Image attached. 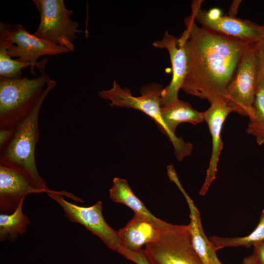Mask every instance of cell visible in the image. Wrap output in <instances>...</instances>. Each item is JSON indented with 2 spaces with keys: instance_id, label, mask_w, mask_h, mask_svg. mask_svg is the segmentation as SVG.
<instances>
[{
  "instance_id": "obj_11",
  "label": "cell",
  "mask_w": 264,
  "mask_h": 264,
  "mask_svg": "<svg viewBox=\"0 0 264 264\" xmlns=\"http://www.w3.org/2000/svg\"><path fill=\"white\" fill-rule=\"evenodd\" d=\"M163 120L170 133L175 155L179 161L190 155L193 149L192 144L185 142L181 137L175 134L177 126L183 122L197 125L204 121L203 112L194 109L190 104L183 100H177L161 107Z\"/></svg>"
},
{
  "instance_id": "obj_18",
  "label": "cell",
  "mask_w": 264,
  "mask_h": 264,
  "mask_svg": "<svg viewBox=\"0 0 264 264\" xmlns=\"http://www.w3.org/2000/svg\"><path fill=\"white\" fill-rule=\"evenodd\" d=\"M22 200L12 214L0 215V240L14 241L19 235L26 231L27 225L31 222L22 212Z\"/></svg>"
},
{
  "instance_id": "obj_15",
  "label": "cell",
  "mask_w": 264,
  "mask_h": 264,
  "mask_svg": "<svg viewBox=\"0 0 264 264\" xmlns=\"http://www.w3.org/2000/svg\"><path fill=\"white\" fill-rule=\"evenodd\" d=\"M162 229L145 217L134 214L127 225L117 232L122 248L138 252L144 245L156 240Z\"/></svg>"
},
{
  "instance_id": "obj_17",
  "label": "cell",
  "mask_w": 264,
  "mask_h": 264,
  "mask_svg": "<svg viewBox=\"0 0 264 264\" xmlns=\"http://www.w3.org/2000/svg\"><path fill=\"white\" fill-rule=\"evenodd\" d=\"M176 185L184 196L190 210V223L189 224L194 247L203 264H210L207 252V242L201 225L199 213L193 201L182 188L179 182Z\"/></svg>"
},
{
  "instance_id": "obj_24",
  "label": "cell",
  "mask_w": 264,
  "mask_h": 264,
  "mask_svg": "<svg viewBox=\"0 0 264 264\" xmlns=\"http://www.w3.org/2000/svg\"><path fill=\"white\" fill-rule=\"evenodd\" d=\"M207 252L210 264H222L218 258L216 251L215 250L212 243L210 242L209 239L207 242Z\"/></svg>"
},
{
  "instance_id": "obj_23",
  "label": "cell",
  "mask_w": 264,
  "mask_h": 264,
  "mask_svg": "<svg viewBox=\"0 0 264 264\" xmlns=\"http://www.w3.org/2000/svg\"><path fill=\"white\" fill-rule=\"evenodd\" d=\"M254 254L258 264H264V241L253 246Z\"/></svg>"
},
{
  "instance_id": "obj_10",
  "label": "cell",
  "mask_w": 264,
  "mask_h": 264,
  "mask_svg": "<svg viewBox=\"0 0 264 264\" xmlns=\"http://www.w3.org/2000/svg\"><path fill=\"white\" fill-rule=\"evenodd\" d=\"M163 88L157 83L146 85L140 90L141 95H132L128 88H122L115 80L111 88L98 92L99 97L110 101L111 106L132 108L139 110L150 117L161 132L169 138L170 133L163 120L161 114V99Z\"/></svg>"
},
{
  "instance_id": "obj_9",
  "label": "cell",
  "mask_w": 264,
  "mask_h": 264,
  "mask_svg": "<svg viewBox=\"0 0 264 264\" xmlns=\"http://www.w3.org/2000/svg\"><path fill=\"white\" fill-rule=\"evenodd\" d=\"M49 197L62 207L66 216L73 222L84 226L93 234L98 236L110 249L118 253L123 248L117 231L112 229L105 221L102 214V203L98 201L92 206L82 207L64 199L66 195L79 201L80 198L66 192L50 190Z\"/></svg>"
},
{
  "instance_id": "obj_5",
  "label": "cell",
  "mask_w": 264,
  "mask_h": 264,
  "mask_svg": "<svg viewBox=\"0 0 264 264\" xmlns=\"http://www.w3.org/2000/svg\"><path fill=\"white\" fill-rule=\"evenodd\" d=\"M145 246L143 252L150 264H203L194 247L189 224L169 223L156 240Z\"/></svg>"
},
{
  "instance_id": "obj_27",
  "label": "cell",
  "mask_w": 264,
  "mask_h": 264,
  "mask_svg": "<svg viewBox=\"0 0 264 264\" xmlns=\"http://www.w3.org/2000/svg\"><path fill=\"white\" fill-rule=\"evenodd\" d=\"M258 45L260 52L263 54H264V37L258 44Z\"/></svg>"
},
{
  "instance_id": "obj_25",
  "label": "cell",
  "mask_w": 264,
  "mask_h": 264,
  "mask_svg": "<svg viewBox=\"0 0 264 264\" xmlns=\"http://www.w3.org/2000/svg\"><path fill=\"white\" fill-rule=\"evenodd\" d=\"M259 84L264 86V54H263L261 52L260 57V75L259 85Z\"/></svg>"
},
{
  "instance_id": "obj_12",
  "label": "cell",
  "mask_w": 264,
  "mask_h": 264,
  "mask_svg": "<svg viewBox=\"0 0 264 264\" xmlns=\"http://www.w3.org/2000/svg\"><path fill=\"white\" fill-rule=\"evenodd\" d=\"M210 107L203 112L204 121L209 127L212 141V150L206 177L199 193L204 196L212 182L216 178L217 166L223 143L221 132L227 116L232 111L224 99L217 98L210 102Z\"/></svg>"
},
{
  "instance_id": "obj_28",
  "label": "cell",
  "mask_w": 264,
  "mask_h": 264,
  "mask_svg": "<svg viewBox=\"0 0 264 264\" xmlns=\"http://www.w3.org/2000/svg\"><path fill=\"white\" fill-rule=\"evenodd\" d=\"M142 264H150L148 262H144Z\"/></svg>"
},
{
  "instance_id": "obj_20",
  "label": "cell",
  "mask_w": 264,
  "mask_h": 264,
  "mask_svg": "<svg viewBox=\"0 0 264 264\" xmlns=\"http://www.w3.org/2000/svg\"><path fill=\"white\" fill-rule=\"evenodd\" d=\"M249 122L246 132L256 138L258 145L264 144V86L258 85L253 107L249 116Z\"/></svg>"
},
{
  "instance_id": "obj_19",
  "label": "cell",
  "mask_w": 264,
  "mask_h": 264,
  "mask_svg": "<svg viewBox=\"0 0 264 264\" xmlns=\"http://www.w3.org/2000/svg\"><path fill=\"white\" fill-rule=\"evenodd\" d=\"M217 251L225 247L244 246L249 248L264 241V209L256 228L248 235L243 237L222 238L217 236L208 238Z\"/></svg>"
},
{
  "instance_id": "obj_21",
  "label": "cell",
  "mask_w": 264,
  "mask_h": 264,
  "mask_svg": "<svg viewBox=\"0 0 264 264\" xmlns=\"http://www.w3.org/2000/svg\"><path fill=\"white\" fill-rule=\"evenodd\" d=\"M29 66H30V73L35 76V72L32 64L13 59L8 55L6 49L0 46V78H22V70Z\"/></svg>"
},
{
  "instance_id": "obj_26",
  "label": "cell",
  "mask_w": 264,
  "mask_h": 264,
  "mask_svg": "<svg viewBox=\"0 0 264 264\" xmlns=\"http://www.w3.org/2000/svg\"><path fill=\"white\" fill-rule=\"evenodd\" d=\"M242 264H258L254 254L244 258L242 260Z\"/></svg>"
},
{
  "instance_id": "obj_4",
  "label": "cell",
  "mask_w": 264,
  "mask_h": 264,
  "mask_svg": "<svg viewBox=\"0 0 264 264\" xmlns=\"http://www.w3.org/2000/svg\"><path fill=\"white\" fill-rule=\"evenodd\" d=\"M258 44L244 50L226 89L225 100L235 112L248 117L253 112L259 85L260 52Z\"/></svg>"
},
{
  "instance_id": "obj_3",
  "label": "cell",
  "mask_w": 264,
  "mask_h": 264,
  "mask_svg": "<svg viewBox=\"0 0 264 264\" xmlns=\"http://www.w3.org/2000/svg\"><path fill=\"white\" fill-rule=\"evenodd\" d=\"M40 71L32 79L0 78V129L14 127L40 99L50 79L44 69Z\"/></svg>"
},
{
  "instance_id": "obj_22",
  "label": "cell",
  "mask_w": 264,
  "mask_h": 264,
  "mask_svg": "<svg viewBox=\"0 0 264 264\" xmlns=\"http://www.w3.org/2000/svg\"><path fill=\"white\" fill-rule=\"evenodd\" d=\"M14 132V127L0 129V149L10 139Z\"/></svg>"
},
{
  "instance_id": "obj_14",
  "label": "cell",
  "mask_w": 264,
  "mask_h": 264,
  "mask_svg": "<svg viewBox=\"0 0 264 264\" xmlns=\"http://www.w3.org/2000/svg\"><path fill=\"white\" fill-rule=\"evenodd\" d=\"M44 192L20 172L0 165V212L2 214L13 212L27 195Z\"/></svg>"
},
{
  "instance_id": "obj_1",
  "label": "cell",
  "mask_w": 264,
  "mask_h": 264,
  "mask_svg": "<svg viewBox=\"0 0 264 264\" xmlns=\"http://www.w3.org/2000/svg\"><path fill=\"white\" fill-rule=\"evenodd\" d=\"M186 29L178 39L185 48L187 71L181 89L210 103L225 99L227 88L239 61L249 44L198 26L190 15Z\"/></svg>"
},
{
  "instance_id": "obj_2",
  "label": "cell",
  "mask_w": 264,
  "mask_h": 264,
  "mask_svg": "<svg viewBox=\"0 0 264 264\" xmlns=\"http://www.w3.org/2000/svg\"><path fill=\"white\" fill-rule=\"evenodd\" d=\"M56 83L50 79L44 92L30 112L14 126L9 141L0 149V165L12 168L26 176L37 188L50 190L40 175L35 161V149L40 137L39 115L44 101Z\"/></svg>"
},
{
  "instance_id": "obj_13",
  "label": "cell",
  "mask_w": 264,
  "mask_h": 264,
  "mask_svg": "<svg viewBox=\"0 0 264 264\" xmlns=\"http://www.w3.org/2000/svg\"><path fill=\"white\" fill-rule=\"evenodd\" d=\"M153 45L168 50L172 68L170 83L163 88L161 93V107L178 99V93L181 88L187 71V58L183 44L166 31L162 39L155 41Z\"/></svg>"
},
{
  "instance_id": "obj_16",
  "label": "cell",
  "mask_w": 264,
  "mask_h": 264,
  "mask_svg": "<svg viewBox=\"0 0 264 264\" xmlns=\"http://www.w3.org/2000/svg\"><path fill=\"white\" fill-rule=\"evenodd\" d=\"M110 197L114 202L127 205L135 214L143 216L161 228L169 223L154 216L146 207L144 203L135 196L128 182L125 179L114 177L112 186L109 190Z\"/></svg>"
},
{
  "instance_id": "obj_29",
  "label": "cell",
  "mask_w": 264,
  "mask_h": 264,
  "mask_svg": "<svg viewBox=\"0 0 264 264\" xmlns=\"http://www.w3.org/2000/svg\"></svg>"
},
{
  "instance_id": "obj_6",
  "label": "cell",
  "mask_w": 264,
  "mask_h": 264,
  "mask_svg": "<svg viewBox=\"0 0 264 264\" xmlns=\"http://www.w3.org/2000/svg\"><path fill=\"white\" fill-rule=\"evenodd\" d=\"M40 16L34 35L54 45L74 52L76 35L83 32L79 24L70 18L72 10L67 9L63 0H34Z\"/></svg>"
},
{
  "instance_id": "obj_7",
  "label": "cell",
  "mask_w": 264,
  "mask_h": 264,
  "mask_svg": "<svg viewBox=\"0 0 264 264\" xmlns=\"http://www.w3.org/2000/svg\"><path fill=\"white\" fill-rule=\"evenodd\" d=\"M0 46L5 47L11 57L31 63L34 68L44 69L46 58L38 62L44 55L53 56L70 52L67 49L54 45L28 32L22 25L18 23H0Z\"/></svg>"
},
{
  "instance_id": "obj_8",
  "label": "cell",
  "mask_w": 264,
  "mask_h": 264,
  "mask_svg": "<svg viewBox=\"0 0 264 264\" xmlns=\"http://www.w3.org/2000/svg\"><path fill=\"white\" fill-rule=\"evenodd\" d=\"M201 3L200 0L192 2L190 16L202 28L247 44H258L264 37V25L230 15L221 16L216 8L206 11L201 9Z\"/></svg>"
}]
</instances>
